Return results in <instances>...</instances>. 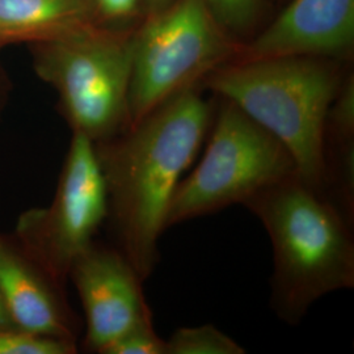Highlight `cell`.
Masks as SVG:
<instances>
[{
    "label": "cell",
    "mask_w": 354,
    "mask_h": 354,
    "mask_svg": "<svg viewBox=\"0 0 354 354\" xmlns=\"http://www.w3.org/2000/svg\"><path fill=\"white\" fill-rule=\"evenodd\" d=\"M55 283L39 266L0 238V297L17 327L75 340L76 328Z\"/></svg>",
    "instance_id": "obj_10"
},
{
    "label": "cell",
    "mask_w": 354,
    "mask_h": 354,
    "mask_svg": "<svg viewBox=\"0 0 354 354\" xmlns=\"http://www.w3.org/2000/svg\"><path fill=\"white\" fill-rule=\"evenodd\" d=\"M213 21L230 38L243 37L257 23L263 0H201Z\"/></svg>",
    "instance_id": "obj_14"
},
{
    "label": "cell",
    "mask_w": 354,
    "mask_h": 354,
    "mask_svg": "<svg viewBox=\"0 0 354 354\" xmlns=\"http://www.w3.org/2000/svg\"><path fill=\"white\" fill-rule=\"evenodd\" d=\"M243 206L272 243L270 304L282 322L298 326L323 297L353 289L354 223L326 194L294 174Z\"/></svg>",
    "instance_id": "obj_2"
},
{
    "label": "cell",
    "mask_w": 354,
    "mask_h": 354,
    "mask_svg": "<svg viewBox=\"0 0 354 354\" xmlns=\"http://www.w3.org/2000/svg\"><path fill=\"white\" fill-rule=\"evenodd\" d=\"M133 39L77 26L54 37L38 71L59 92L73 130L93 143L129 127Z\"/></svg>",
    "instance_id": "obj_6"
},
{
    "label": "cell",
    "mask_w": 354,
    "mask_h": 354,
    "mask_svg": "<svg viewBox=\"0 0 354 354\" xmlns=\"http://www.w3.org/2000/svg\"><path fill=\"white\" fill-rule=\"evenodd\" d=\"M102 354H165V340L156 333L152 317H147L109 344Z\"/></svg>",
    "instance_id": "obj_16"
},
{
    "label": "cell",
    "mask_w": 354,
    "mask_h": 354,
    "mask_svg": "<svg viewBox=\"0 0 354 354\" xmlns=\"http://www.w3.org/2000/svg\"><path fill=\"white\" fill-rule=\"evenodd\" d=\"M89 10L102 19L124 20L134 16L143 7V0H88Z\"/></svg>",
    "instance_id": "obj_17"
},
{
    "label": "cell",
    "mask_w": 354,
    "mask_h": 354,
    "mask_svg": "<svg viewBox=\"0 0 354 354\" xmlns=\"http://www.w3.org/2000/svg\"><path fill=\"white\" fill-rule=\"evenodd\" d=\"M176 0H143V8L147 16H150L165 11V8H168Z\"/></svg>",
    "instance_id": "obj_18"
},
{
    "label": "cell",
    "mask_w": 354,
    "mask_h": 354,
    "mask_svg": "<svg viewBox=\"0 0 354 354\" xmlns=\"http://www.w3.org/2000/svg\"><path fill=\"white\" fill-rule=\"evenodd\" d=\"M0 329H20L15 323L1 297H0Z\"/></svg>",
    "instance_id": "obj_19"
},
{
    "label": "cell",
    "mask_w": 354,
    "mask_h": 354,
    "mask_svg": "<svg viewBox=\"0 0 354 354\" xmlns=\"http://www.w3.org/2000/svg\"><path fill=\"white\" fill-rule=\"evenodd\" d=\"M298 174L290 151L235 104L223 99L203 158L183 177L167 215V230L232 205Z\"/></svg>",
    "instance_id": "obj_4"
},
{
    "label": "cell",
    "mask_w": 354,
    "mask_h": 354,
    "mask_svg": "<svg viewBox=\"0 0 354 354\" xmlns=\"http://www.w3.org/2000/svg\"><path fill=\"white\" fill-rule=\"evenodd\" d=\"M68 277L83 304L89 351L102 353L140 320L152 317L143 279L120 250L92 244L74 261Z\"/></svg>",
    "instance_id": "obj_8"
},
{
    "label": "cell",
    "mask_w": 354,
    "mask_h": 354,
    "mask_svg": "<svg viewBox=\"0 0 354 354\" xmlns=\"http://www.w3.org/2000/svg\"><path fill=\"white\" fill-rule=\"evenodd\" d=\"M245 349L212 324L178 328L165 340V354H244Z\"/></svg>",
    "instance_id": "obj_13"
},
{
    "label": "cell",
    "mask_w": 354,
    "mask_h": 354,
    "mask_svg": "<svg viewBox=\"0 0 354 354\" xmlns=\"http://www.w3.org/2000/svg\"><path fill=\"white\" fill-rule=\"evenodd\" d=\"M323 194L354 223V80L346 76L323 134Z\"/></svg>",
    "instance_id": "obj_11"
},
{
    "label": "cell",
    "mask_w": 354,
    "mask_h": 354,
    "mask_svg": "<svg viewBox=\"0 0 354 354\" xmlns=\"http://www.w3.org/2000/svg\"><path fill=\"white\" fill-rule=\"evenodd\" d=\"M75 340L30 333L23 329H0V354H73Z\"/></svg>",
    "instance_id": "obj_15"
},
{
    "label": "cell",
    "mask_w": 354,
    "mask_h": 354,
    "mask_svg": "<svg viewBox=\"0 0 354 354\" xmlns=\"http://www.w3.org/2000/svg\"><path fill=\"white\" fill-rule=\"evenodd\" d=\"M353 42L354 0H292L239 59L340 58L349 54Z\"/></svg>",
    "instance_id": "obj_9"
},
{
    "label": "cell",
    "mask_w": 354,
    "mask_h": 354,
    "mask_svg": "<svg viewBox=\"0 0 354 354\" xmlns=\"http://www.w3.org/2000/svg\"><path fill=\"white\" fill-rule=\"evenodd\" d=\"M131 39L129 127L178 92L196 87L236 53L201 0H176L147 16Z\"/></svg>",
    "instance_id": "obj_5"
},
{
    "label": "cell",
    "mask_w": 354,
    "mask_h": 354,
    "mask_svg": "<svg viewBox=\"0 0 354 354\" xmlns=\"http://www.w3.org/2000/svg\"><path fill=\"white\" fill-rule=\"evenodd\" d=\"M88 0H0V38L57 36L84 26Z\"/></svg>",
    "instance_id": "obj_12"
},
{
    "label": "cell",
    "mask_w": 354,
    "mask_h": 354,
    "mask_svg": "<svg viewBox=\"0 0 354 354\" xmlns=\"http://www.w3.org/2000/svg\"><path fill=\"white\" fill-rule=\"evenodd\" d=\"M203 80L273 134L290 151L298 175L323 193V134L342 82L335 64L315 57L238 59Z\"/></svg>",
    "instance_id": "obj_3"
},
{
    "label": "cell",
    "mask_w": 354,
    "mask_h": 354,
    "mask_svg": "<svg viewBox=\"0 0 354 354\" xmlns=\"http://www.w3.org/2000/svg\"><path fill=\"white\" fill-rule=\"evenodd\" d=\"M210 127L212 106L192 87L113 138L95 143L120 251L143 281L159 263L172 197Z\"/></svg>",
    "instance_id": "obj_1"
},
{
    "label": "cell",
    "mask_w": 354,
    "mask_h": 354,
    "mask_svg": "<svg viewBox=\"0 0 354 354\" xmlns=\"http://www.w3.org/2000/svg\"><path fill=\"white\" fill-rule=\"evenodd\" d=\"M106 216L108 193L95 143L74 131L53 203L20 216L19 238L35 264L61 286Z\"/></svg>",
    "instance_id": "obj_7"
}]
</instances>
